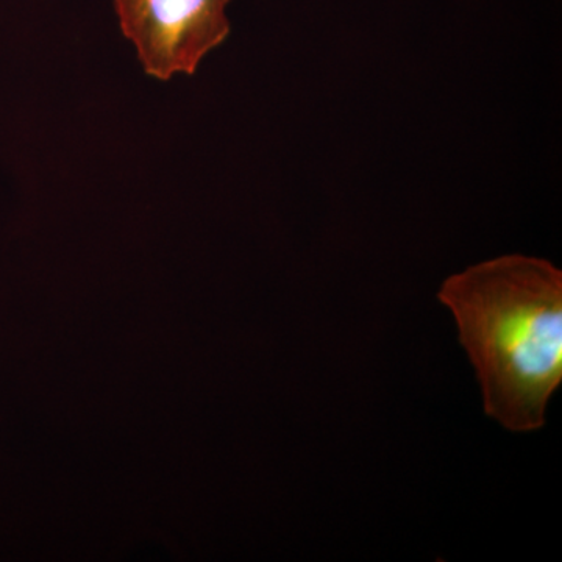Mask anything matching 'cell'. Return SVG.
<instances>
[{
    "mask_svg": "<svg viewBox=\"0 0 562 562\" xmlns=\"http://www.w3.org/2000/svg\"><path fill=\"white\" fill-rule=\"evenodd\" d=\"M438 299L475 368L484 413L513 432L541 430L562 383L560 269L503 255L449 277Z\"/></svg>",
    "mask_w": 562,
    "mask_h": 562,
    "instance_id": "cell-1",
    "label": "cell"
},
{
    "mask_svg": "<svg viewBox=\"0 0 562 562\" xmlns=\"http://www.w3.org/2000/svg\"><path fill=\"white\" fill-rule=\"evenodd\" d=\"M231 0H114L121 31L158 80L192 76L209 52L231 35Z\"/></svg>",
    "mask_w": 562,
    "mask_h": 562,
    "instance_id": "cell-2",
    "label": "cell"
}]
</instances>
